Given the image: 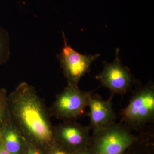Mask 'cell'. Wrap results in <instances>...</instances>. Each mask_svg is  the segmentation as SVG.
<instances>
[{
  "instance_id": "cell-1",
  "label": "cell",
  "mask_w": 154,
  "mask_h": 154,
  "mask_svg": "<svg viewBox=\"0 0 154 154\" xmlns=\"http://www.w3.org/2000/svg\"><path fill=\"white\" fill-rule=\"evenodd\" d=\"M8 104L10 117L27 142L45 152L55 143L49 111L33 86L20 83L8 94Z\"/></svg>"
},
{
  "instance_id": "cell-2",
  "label": "cell",
  "mask_w": 154,
  "mask_h": 154,
  "mask_svg": "<svg viewBox=\"0 0 154 154\" xmlns=\"http://www.w3.org/2000/svg\"><path fill=\"white\" fill-rule=\"evenodd\" d=\"M92 94L82 91L78 86L67 85L56 97L50 115L63 121H74L85 113Z\"/></svg>"
},
{
  "instance_id": "cell-3",
  "label": "cell",
  "mask_w": 154,
  "mask_h": 154,
  "mask_svg": "<svg viewBox=\"0 0 154 154\" xmlns=\"http://www.w3.org/2000/svg\"><path fill=\"white\" fill-rule=\"evenodd\" d=\"M135 140L125 127L114 123L94 132L91 149L95 154H122Z\"/></svg>"
},
{
  "instance_id": "cell-4",
  "label": "cell",
  "mask_w": 154,
  "mask_h": 154,
  "mask_svg": "<svg viewBox=\"0 0 154 154\" xmlns=\"http://www.w3.org/2000/svg\"><path fill=\"white\" fill-rule=\"evenodd\" d=\"M122 120L134 126L143 125L154 118V88L149 84L135 92L121 112Z\"/></svg>"
},
{
  "instance_id": "cell-5",
  "label": "cell",
  "mask_w": 154,
  "mask_h": 154,
  "mask_svg": "<svg viewBox=\"0 0 154 154\" xmlns=\"http://www.w3.org/2000/svg\"><path fill=\"white\" fill-rule=\"evenodd\" d=\"M64 46L59 55L60 63L68 85L78 86L80 80L90 71L91 66L100 54L85 55L77 52L68 44L63 32Z\"/></svg>"
},
{
  "instance_id": "cell-6",
  "label": "cell",
  "mask_w": 154,
  "mask_h": 154,
  "mask_svg": "<svg viewBox=\"0 0 154 154\" xmlns=\"http://www.w3.org/2000/svg\"><path fill=\"white\" fill-rule=\"evenodd\" d=\"M115 59L112 63L105 62L104 68L97 79L103 87L113 94H123L129 90L133 82L132 75L128 68L123 65L119 57V49L116 51Z\"/></svg>"
},
{
  "instance_id": "cell-7",
  "label": "cell",
  "mask_w": 154,
  "mask_h": 154,
  "mask_svg": "<svg viewBox=\"0 0 154 154\" xmlns=\"http://www.w3.org/2000/svg\"><path fill=\"white\" fill-rule=\"evenodd\" d=\"M56 142L71 152L88 147L90 143V126H84L74 121H64L54 126Z\"/></svg>"
},
{
  "instance_id": "cell-8",
  "label": "cell",
  "mask_w": 154,
  "mask_h": 154,
  "mask_svg": "<svg viewBox=\"0 0 154 154\" xmlns=\"http://www.w3.org/2000/svg\"><path fill=\"white\" fill-rule=\"evenodd\" d=\"M90 128L94 132L103 129L115 123V113L112 107L111 98L103 100L97 96H91L89 99Z\"/></svg>"
},
{
  "instance_id": "cell-9",
  "label": "cell",
  "mask_w": 154,
  "mask_h": 154,
  "mask_svg": "<svg viewBox=\"0 0 154 154\" xmlns=\"http://www.w3.org/2000/svg\"><path fill=\"white\" fill-rule=\"evenodd\" d=\"M0 137L5 149L9 153L25 154L27 141L9 114L0 133Z\"/></svg>"
},
{
  "instance_id": "cell-10",
  "label": "cell",
  "mask_w": 154,
  "mask_h": 154,
  "mask_svg": "<svg viewBox=\"0 0 154 154\" xmlns=\"http://www.w3.org/2000/svg\"><path fill=\"white\" fill-rule=\"evenodd\" d=\"M10 55V44L9 34L0 26V65L5 63Z\"/></svg>"
},
{
  "instance_id": "cell-11",
  "label": "cell",
  "mask_w": 154,
  "mask_h": 154,
  "mask_svg": "<svg viewBox=\"0 0 154 154\" xmlns=\"http://www.w3.org/2000/svg\"><path fill=\"white\" fill-rule=\"evenodd\" d=\"M8 92L5 89H0V133L8 117Z\"/></svg>"
},
{
  "instance_id": "cell-12",
  "label": "cell",
  "mask_w": 154,
  "mask_h": 154,
  "mask_svg": "<svg viewBox=\"0 0 154 154\" xmlns=\"http://www.w3.org/2000/svg\"><path fill=\"white\" fill-rule=\"evenodd\" d=\"M45 154H72V152L56 142L45 151Z\"/></svg>"
},
{
  "instance_id": "cell-13",
  "label": "cell",
  "mask_w": 154,
  "mask_h": 154,
  "mask_svg": "<svg viewBox=\"0 0 154 154\" xmlns=\"http://www.w3.org/2000/svg\"><path fill=\"white\" fill-rule=\"evenodd\" d=\"M24 154H45V153L40 148L27 141L26 149Z\"/></svg>"
},
{
  "instance_id": "cell-14",
  "label": "cell",
  "mask_w": 154,
  "mask_h": 154,
  "mask_svg": "<svg viewBox=\"0 0 154 154\" xmlns=\"http://www.w3.org/2000/svg\"><path fill=\"white\" fill-rule=\"evenodd\" d=\"M72 154H95L91 149L88 147L79 149L73 152H72Z\"/></svg>"
},
{
  "instance_id": "cell-15",
  "label": "cell",
  "mask_w": 154,
  "mask_h": 154,
  "mask_svg": "<svg viewBox=\"0 0 154 154\" xmlns=\"http://www.w3.org/2000/svg\"><path fill=\"white\" fill-rule=\"evenodd\" d=\"M0 154H10L5 149L2 142L1 137H0Z\"/></svg>"
}]
</instances>
